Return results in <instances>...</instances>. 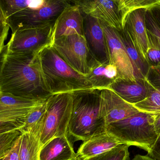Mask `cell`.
<instances>
[{
    "instance_id": "cell-9",
    "label": "cell",
    "mask_w": 160,
    "mask_h": 160,
    "mask_svg": "<svg viewBox=\"0 0 160 160\" xmlns=\"http://www.w3.org/2000/svg\"><path fill=\"white\" fill-rule=\"evenodd\" d=\"M106 42L109 63L117 69L118 78L137 79L131 60L121 40L118 31L100 21Z\"/></svg>"
},
{
    "instance_id": "cell-12",
    "label": "cell",
    "mask_w": 160,
    "mask_h": 160,
    "mask_svg": "<svg viewBox=\"0 0 160 160\" xmlns=\"http://www.w3.org/2000/svg\"><path fill=\"white\" fill-rule=\"evenodd\" d=\"M101 111L107 125L126 118L139 112L133 105L122 99L110 89L101 92Z\"/></svg>"
},
{
    "instance_id": "cell-25",
    "label": "cell",
    "mask_w": 160,
    "mask_h": 160,
    "mask_svg": "<svg viewBox=\"0 0 160 160\" xmlns=\"http://www.w3.org/2000/svg\"><path fill=\"white\" fill-rule=\"evenodd\" d=\"M47 101L33 109L27 116L22 132L43 125L47 110Z\"/></svg>"
},
{
    "instance_id": "cell-33",
    "label": "cell",
    "mask_w": 160,
    "mask_h": 160,
    "mask_svg": "<svg viewBox=\"0 0 160 160\" xmlns=\"http://www.w3.org/2000/svg\"><path fill=\"white\" fill-rule=\"evenodd\" d=\"M148 153L153 159L160 160V134L158 135L154 145Z\"/></svg>"
},
{
    "instance_id": "cell-21",
    "label": "cell",
    "mask_w": 160,
    "mask_h": 160,
    "mask_svg": "<svg viewBox=\"0 0 160 160\" xmlns=\"http://www.w3.org/2000/svg\"><path fill=\"white\" fill-rule=\"evenodd\" d=\"M119 35L131 60L136 78H145L150 65L145 62L137 50L129 34L124 29L118 31Z\"/></svg>"
},
{
    "instance_id": "cell-3",
    "label": "cell",
    "mask_w": 160,
    "mask_h": 160,
    "mask_svg": "<svg viewBox=\"0 0 160 160\" xmlns=\"http://www.w3.org/2000/svg\"><path fill=\"white\" fill-rule=\"evenodd\" d=\"M38 58L46 88L52 95L93 89L86 77L71 67L52 46L42 51Z\"/></svg>"
},
{
    "instance_id": "cell-15",
    "label": "cell",
    "mask_w": 160,
    "mask_h": 160,
    "mask_svg": "<svg viewBox=\"0 0 160 160\" xmlns=\"http://www.w3.org/2000/svg\"><path fill=\"white\" fill-rule=\"evenodd\" d=\"M75 34L84 36V17L79 7L71 2L56 21L55 40L61 36Z\"/></svg>"
},
{
    "instance_id": "cell-18",
    "label": "cell",
    "mask_w": 160,
    "mask_h": 160,
    "mask_svg": "<svg viewBox=\"0 0 160 160\" xmlns=\"http://www.w3.org/2000/svg\"><path fill=\"white\" fill-rule=\"evenodd\" d=\"M77 156L68 135L54 138L41 148L40 160H69Z\"/></svg>"
},
{
    "instance_id": "cell-2",
    "label": "cell",
    "mask_w": 160,
    "mask_h": 160,
    "mask_svg": "<svg viewBox=\"0 0 160 160\" xmlns=\"http://www.w3.org/2000/svg\"><path fill=\"white\" fill-rule=\"evenodd\" d=\"M100 90H81L72 92V108L68 134L74 141L87 140L107 132L105 120L101 111Z\"/></svg>"
},
{
    "instance_id": "cell-34",
    "label": "cell",
    "mask_w": 160,
    "mask_h": 160,
    "mask_svg": "<svg viewBox=\"0 0 160 160\" xmlns=\"http://www.w3.org/2000/svg\"><path fill=\"white\" fill-rule=\"evenodd\" d=\"M153 17L160 27V0L148 8Z\"/></svg>"
},
{
    "instance_id": "cell-30",
    "label": "cell",
    "mask_w": 160,
    "mask_h": 160,
    "mask_svg": "<svg viewBox=\"0 0 160 160\" xmlns=\"http://www.w3.org/2000/svg\"><path fill=\"white\" fill-rule=\"evenodd\" d=\"M146 24L147 29L157 37L160 42V27L148 9L146 13Z\"/></svg>"
},
{
    "instance_id": "cell-31",
    "label": "cell",
    "mask_w": 160,
    "mask_h": 160,
    "mask_svg": "<svg viewBox=\"0 0 160 160\" xmlns=\"http://www.w3.org/2000/svg\"><path fill=\"white\" fill-rule=\"evenodd\" d=\"M0 50L5 46L4 42L7 39L10 27L8 23V18L2 12H0Z\"/></svg>"
},
{
    "instance_id": "cell-37",
    "label": "cell",
    "mask_w": 160,
    "mask_h": 160,
    "mask_svg": "<svg viewBox=\"0 0 160 160\" xmlns=\"http://www.w3.org/2000/svg\"><path fill=\"white\" fill-rule=\"evenodd\" d=\"M80 160V159H79V158L78 157V156H77L76 157H75V158H72V159H70V160Z\"/></svg>"
},
{
    "instance_id": "cell-6",
    "label": "cell",
    "mask_w": 160,
    "mask_h": 160,
    "mask_svg": "<svg viewBox=\"0 0 160 160\" xmlns=\"http://www.w3.org/2000/svg\"><path fill=\"white\" fill-rule=\"evenodd\" d=\"M72 104V92L54 94L48 98L40 137L41 147L54 138L68 135Z\"/></svg>"
},
{
    "instance_id": "cell-36",
    "label": "cell",
    "mask_w": 160,
    "mask_h": 160,
    "mask_svg": "<svg viewBox=\"0 0 160 160\" xmlns=\"http://www.w3.org/2000/svg\"><path fill=\"white\" fill-rule=\"evenodd\" d=\"M132 160H156L148 155H142L138 154Z\"/></svg>"
},
{
    "instance_id": "cell-17",
    "label": "cell",
    "mask_w": 160,
    "mask_h": 160,
    "mask_svg": "<svg viewBox=\"0 0 160 160\" xmlns=\"http://www.w3.org/2000/svg\"><path fill=\"white\" fill-rule=\"evenodd\" d=\"M121 143L107 132L93 136L85 140L80 146L77 155L80 160L99 155L110 150Z\"/></svg>"
},
{
    "instance_id": "cell-35",
    "label": "cell",
    "mask_w": 160,
    "mask_h": 160,
    "mask_svg": "<svg viewBox=\"0 0 160 160\" xmlns=\"http://www.w3.org/2000/svg\"><path fill=\"white\" fill-rule=\"evenodd\" d=\"M154 126L158 135L160 134V114H155Z\"/></svg>"
},
{
    "instance_id": "cell-11",
    "label": "cell",
    "mask_w": 160,
    "mask_h": 160,
    "mask_svg": "<svg viewBox=\"0 0 160 160\" xmlns=\"http://www.w3.org/2000/svg\"><path fill=\"white\" fill-rule=\"evenodd\" d=\"M46 101L26 99L0 92V122H25L28 115Z\"/></svg>"
},
{
    "instance_id": "cell-29",
    "label": "cell",
    "mask_w": 160,
    "mask_h": 160,
    "mask_svg": "<svg viewBox=\"0 0 160 160\" xmlns=\"http://www.w3.org/2000/svg\"><path fill=\"white\" fill-rule=\"evenodd\" d=\"M145 78L154 88L160 89V62L149 66Z\"/></svg>"
},
{
    "instance_id": "cell-10",
    "label": "cell",
    "mask_w": 160,
    "mask_h": 160,
    "mask_svg": "<svg viewBox=\"0 0 160 160\" xmlns=\"http://www.w3.org/2000/svg\"><path fill=\"white\" fill-rule=\"evenodd\" d=\"M83 13L98 19L117 30L122 29L118 0H72Z\"/></svg>"
},
{
    "instance_id": "cell-20",
    "label": "cell",
    "mask_w": 160,
    "mask_h": 160,
    "mask_svg": "<svg viewBox=\"0 0 160 160\" xmlns=\"http://www.w3.org/2000/svg\"><path fill=\"white\" fill-rule=\"evenodd\" d=\"M42 127L23 133L19 152V160H40V137Z\"/></svg>"
},
{
    "instance_id": "cell-22",
    "label": "cell",
    "mask_w": 160,
    "mask_h": 160,
    "mask_svg": "<svg viewBox=\"0 0 160 160\" xmlns=\"http://www.w3.org/2000/svg\"><path fill=\"white\" fill-rule=\"evenodd\" d=\"M45 1V0H0V11L8 18L28 8H39L44 4Z\"/></svg>"
},
{
    "instance_id": "cell-24",
    "label": "cell",
    "mask_w": 160,
    "mask_h": 160,
    "mask_svg": "<svg viewBox=\"0 0 160 160\" xmlns=\"http://www.w3.org/2000/svg\"><path fill=\"white\" fill-rule=\"evenodd\" d=\"M159 0H118L119 12L122 27L127 15L139 9H147L158 2Z\"/></svg>"
},
{
    "instance_id": "cell-27",
    "label": "cell",
    "mask_w": 160,
    "mask_h": 160,
    "mask_svg": "<svg viewBox=\"0 0 160 160\" xmlns=\"http://www.w3.org/2000/svg\"><path fill=\"white\" fill-rule=\"evenodd\" d=\"M148 49L147 57L150 66L160 62V42L156 36L147 30Z\"/></svg>"
},
{
    "instance_id": "cell-4",
    "label": "cell",
    "mask_w": 160,
    "mask_h": 160,
    "mask_svg": "<svg viewBox=\"0 0 160 160\" xmlns=\"http://www.w3.org/2000/svg\"><path fill=\"white\" fill-rule=\"evenodd\" d=\"M155 114L139 111L107 125V132L122 145L139 147L149 152L158 137L154 126Z\"/></svg>"
},
{
    "instance_id": "cell-28",
    "label": "cell",
    "mask_w": 160,
    "mask_h": 160,
    "mask_svg": "<svg viewBox=\"0 0 160 160\" xmlns=\"http://www.w3.org/2000/svg\"><path fill=\"white\" fill-rule=\"evenodd\" d=\"M23 134L20 130L0 134V158L12 149L17 140Z\"/></svg>"
},
{
    "instance_id": "cell-13",
    "label": "cell",
    "mask_w": 160,
    "mask_h": 160,
    "mask_svg": "<svg viewBox=\"0 0 160 160\" xmlns=\"http://www.w3.org/2000/svg\"><path fill=\"white\" fill-rule=\"evenodd\" d=\"M147 9H139L133 11L127 15L122 29L127 31L137 50L145 62L148 63V32L146 24Z\"/></svg>"
},
{
    "instance_id": "cell-7",
    "label": "cell",
    "mask_w": 160,
    "mask_h": 160,
    "mask_svg": "<svg viewBox=\"0 0 160 160\" xmlns=\"http://www.w3.org/2000/svg\"><path fill=\"white\" fill-rule=\"evenodd\" d=\"M52 47L71 67L85 77L98 61L91 53L84 36H61L55 40Z\"/></svg>"
},
{
    "instance_id": "cell-26",
    "label": "cell",
    "mask_w": 160,
    "mask_h": 160,
    "mask_svg": "<svg viewBox=\"0 0 160 160\" xmlns=\"http://www.w3.org/2000/svg\"><path fill=\"white\" fill-rule=\"evenodd\" d=\"M129 146L120 145L99 155L85 160H129Z\"/></svg>"
},
{
    "instance_id": "cell-14",
    "label": "cell",
    "mask_w": 160,
    "mask_h": 160,
    "mask_svg": "<svg viewBox=\"0 0 160 160\" xmlns=\"http://www.w3.org/2000/svg\"><path fill=\"white\" fill-rule=\"evenodd\" d=\"M83 15L84 37L91 53L100 62L109 63L105 37L100 21L85 14Z\"/></svg>"
},
{
    "instance_id": "cell-32",
    "label": "cell",
    "mask_w": 160,
    "mask_h": 160,
    "mask_svg": "<svg viewBox=\"0 0 160 160\" xmlns=\"http://www.w3.org/2000/svg\"><path fill=\"white\" fill-rule=\"evenodd\" d=\"M22 136L17 140L15 144L4 156L0 158L1 160H19V152Z\"/></svg>"
},
{
    "instance_id": "cell-16",
    "label": "cell",
    "mask_w": 160,
    "mask_h": 160,
    "mask_svg": "<svg viewBox=\"0 0 160 160\" xmlns=\"http://www.w3.org/2000/svg\"><path fill=\"white\" fill-rule=\"evenodd\" d=\"M150 84L146 78L135 80L118 78L109 87L116 94L131 104L138 103L146 99Z\"/></svg>"
},
{
    "instance_id": "cell-19",
    "label": "cell",
    "mask_w": 160,
    "mask_h": 160,
    "mask_svg": "<svg viewBox=\"0 0 160 160\" xmlns=\"http://www.w3.org/2000/svg\"><path fill=\"white\" fill-rule=\"evenodd\" d=\"M86 77L93 89L100 90L109 89L118 78L117 69L114 65L99 61L93 65Z\"/></svg>"
},
{
    "instance_id": "cell-8",
    "label": "cell",
    "mask_w": 160,
    "mask_h": 160,
    "mask_svg": "<svg viewBox=\"0 0 160 160\" xmlns=\"http://www.w3.org/2000/svg\"><path fill=\"white\" fill-rule=\"evenodd\" d=\"M70 4V1L67 0H45L44 4L39 8H28L10 17L8 24L13 33L21 28L54 23Z\"/></svg>"
},
{
    "instance_id": "cell-1",
    "label": "cell",
    "mask_w": 160,
    "mask_h": 160,
    "mask_svg": "<svg viewBox=\"0 0 160 160\" xmlns=\"http://www.w3.org/2000/svg\"><path fill=\"white\" fill-rule=\"evenodd\" d=\"M0 92L46 101L52 94L46 88L38 55H18L0 51Z\"/></svg>"
},
{
    "instance_id": "cell-5",
    "label": "cell",
    "mask_w": 160,
    "mask_h": 160,
    "mask_svg": "<svg viewBox=\"0 0 160 160\" xmlns=\"http://www.w3.org/2000/svg\"><path fill=\"white\" fill-rule=\"evenodd\" d=\"M56 22L16 30L2 49L13 54L37 56L53 45Z\"/></svg>"
},
{
    "instance_id": "cell-23",
    "label": "cell",
    "mask_w": 160,
    "mask_h": 160,
    "mask_svg": "<svg viewBox=\"0 0 160 160\" xmlns=\"http://www.w3.org/2000/svg\"><path fill=\"white\" fill-rule=\"evenodd\" d=\"M142 112L153 114H160V89L154 88L150 85L146 99L133 105Z\"/></svg>"
}]
</instances>
